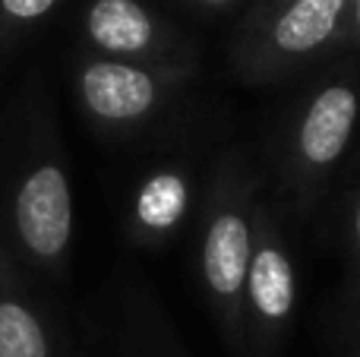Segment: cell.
I'll use <instances>...</instances> for the list:
<instances>
[{
  "mask_svg": "<svg viewBox=\"0 0 360 357\" xmlns=\"http://www.w3.org/2000/svg\"><path fill=\"white\" fill-rule=\"evenodd\" d=\"M351 48L348 0H253L231 48L243 82H275Z\"/></svg>",
  "mask_w": 360,
  "mask_h": 357,
  "instance_id": "obj_2",
  "label": "cell"
},
{
  "mask_svg": "<svg viewBox=\"0 0 360 357\" xmlns=\"http://www.w3.org/2000/svg\"><path fill=\"white\" fill-rule=\"evenodd\" d=\"M57 4L60 0H0V35H19L38 25Z\"/></svg>",
  "mask_w": 360,
  "mask_h": 357,
  "instance_id": "obj_10",
  "label": "cell"
},
{
  "mask_svg": "<svg viewBox=\"0 0 360 357\" xmlns=\"http://www.w3.org/2000/svg\"><path fill=\"white\" fill-rule=\"evenodd\" d=\"M259 183L237 152L218 162L202 200L199 225V285L224 342L240 351V294L253 247Z\"/></svg>",
  "mask_w": 360,
  "mask_h": 357,
  "instance_id": "obj_1",
  "label": "cell"
},
{
  "mask_svg": "<svg viewBox=\"0 0 360 357\" xmlns=\"http://www.w3.org/2000/svg\"><path fill=\"white\" fill-rule=\"evenodd\" d=\"M297 313V263L275 212L256 202L253 247L240 294V354L278 357Z\"/></svg>",
  "mask_w": 360,
  "mask_h": 357,
  "instance_id": "obj_4",
  "label": "cell"
},
{
  "mask_svg": "<svg viewBox=\"0 0 360 357\" xmlns=\"http://www.w3.org/2000/svg\"><path fill=\"white\" fill-rule=\"evenodd\" d=\"M342 357H360V294H351L348 326H345Z\"/></svg>",
  "mask_w": 360,
  "mask_h": 357,
  "instance_id": "obj_12",
  "label": "cell"
},
{
  "mask_svg": "<svg viewBox=\"0 0 360 357\" xmlns=\"http://www.w3.org/2000/svg\"><path fill=\"white\" fill-rule=\"evenodd\" d=\"M348 25H351V44L360 48V0H348Z\"/></svg>",
  "mask_w": 360,
  "mask_h": 357,
  "instance_id": "obj_13",
  "label": "cell"
},
{
  "mask_svg": "<svg viewBox=\"0 0 360 357\" xmlns=\"http://www.w3.org/2000/svg\"><path fill=\"white\" fill-rule=\"evenodd\" d=\"M196 70L152 67L120 57L89 54L76 67V98L98 130L124 136L158 117Z\"/></svg>",
  "mask_w": 360,
  "mask_h": 357,
  "instance_id": "obj_5",
  "label": "cell"
},
{
  "mask_svg": "<svg viewBox=\"0 0 360 357\" xmlns=\"http://www.w3.org/2000/svg\"><path fill=\"white\" fill-rule=\"evenodd\" d=\"M13 234L38 269L57 272L73 244V187L57 155H41L22 171L13 193Z\"/></svg>",
  "mask_w": 360,
  "mask_h": 357,
  "instance_id": "obj_6",
  "label": "cell"
},
{
  "mask_svg": "<svg viewBox=\"0 0 360 357\" xmlns=\"http://www.w3.org/2000/svg\"><path fill=\"white\" fill-rule=\"evenodd\" d=\"M360 124V73L342 67L300 98L281 139L278 174L297 209H310L323 196L329 177L348 155Z\"/></svg>",
  "mask_w": 360,
  "mask_h": 357,
  "instance_id": "obj_3",
  "label": "cell"
},
{
  "mask_svg": "<svg viewBox=\"0 0 360 357\" xmlns=\"http://www.w3.org/2000/svg\"><path fill=\"white\" fill-rule=\"evenodd\" d=\"M196 209V177L184 162H162L136 181L127 202V238L136 247H165Z\"/></svg>",
  "mask_w": 360,
  "mask_h": 357,
  "instance_id": "obj_8",
  "label": "cell"
},
{
  "mask_svg": "<svg viewBox=\"0 0 360 357\" xmlns=\"http://www.w3.org/2000/svg\"><path fill=\"white\" fill-rule=\"evenodd\" d=\"M345 244H348V263H351V294H360V181H357L354 193H351V202H348Z\"/></svg>",
  "mask_w": 360,
  "mask_h": 357,
  "instance_id": "obj_11",
  "label": "cell"
},
{
  "mask_svg": "<svg viewBox=\"0 0 360 357\" xmlns=\"http://www.w3.org/2000/svg\"><path fill=\"white\" fill-rule=\"evenodd\" d=\"M0 357H57L54 335L0 247Z\"/></svg>",
  "mask_w": 360,
  "mask_h": 357,
  "instance_id": "obj_9",
  "label": "cell"
},
{
  "mask_svg": "<svg viewBox=\"0 0 360 357\" xmlns=\"http://www.w3.org/2000/svg\"><path fill=\"white\" fill-rule=\"evenodd\" d=\"M82 35L101 57L196 70L193 41L146 0H92L82 13Z\"/></svg>",
  "mask_w": 360,
  "mask_h": 357,
  "instance_id": "obj_7",
  "label": "cell"
},
{
  "mask_svg": "<svg viewBox=\"0 0 360 357\" xmlns=\"http://www.w3.org/2000/svg\"><path fill=\"white\" fill-rule=\"evenodd\" d=\"M186 4L199 6V10L218 13V10H231V6H237V4H240V0H186Z\"/></svg>",
  "mask_w": 360,
  "mask_h": 357,
  "instance_id": "obj_14",
  "label": "cell"
}]
</instances>
